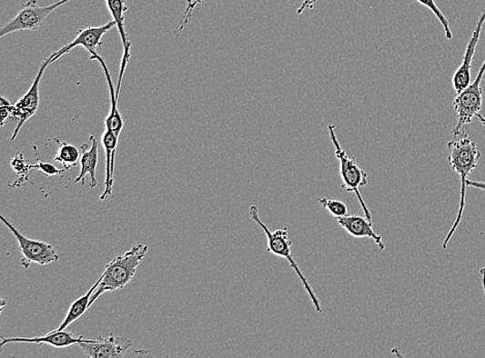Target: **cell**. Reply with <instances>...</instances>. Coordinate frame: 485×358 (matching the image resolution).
<instances>
[{
  "label": "cell",
  "mask_w": 485,
  "mask_h": 358,
  "mask_svg": "<svg viewBox=\"0 0 485 358\" xmlns=\"http://www.w3.org/2000/svg\"><path fill=\"white\" fill-rule=\"evenodd\" d=\"M447 146H449L450 151L449 164L451 170L456 172L460 178V202L456 221H454L450 231L447 234L443 242V249H446L447 246H449L454 233L457 232L458 227L460 224L466 208L467 181L470 174H471L477 169V166H479L481 158V152L479 146H477V144L465 133L462 134L460 140L450 141Z\"/></svg>",
  "instance_id": "1"
},
{
  "label": "cell",
  "mask_w": 485,
  "mask_h": 358,
  "mask_svg": "<svg viewBox=\"0 0 485 358\" xmlns=\"http://www.w3.org/2000/svg\"><path fill=\"white\" fill-rule=\"evenodd\" d=\"M148 253V246L137 244L124 255L116 256L106 265L101 283L90 300V304L106 293L121 291L134 279L138 266Z\"/></svg>",
  "instance_id": "2"
},
{
  "label": "cell",
  "mask_w": 485,
  "mask_h": 358,
  "mask_svg": "<svg viewBox=\"0 0 485 358\" xmlns=\"http://www.w3.org/2000/svg\"><path fill=\"white\" fill-rule=\"evenodd\" d=\"M249 215H251V219L255 221L257 224L261 226L265 234H267L268 240V253L276 256L285 258L286 261L289 263L291 268L295 271V273H298V278L301 280L303 287L306 288V291L310 300H312L316 311L318 313H322L321 304L314 293V289L309 285L306 276L303 275V273L300 270L298 263L295 262L292 254L293 243L289 239L288 227L279 228V230H277L274 233L270 232L269 228L262 223V220L260 219L259 209H258L257 205L255 204L251 205V208H249Z\"/></svg>",
  "instance_id": "3"
},
{
  "label": "cell",
  "mask_w": 485,
  "mask_h": 358,
  "mask_svg": "<svg viewBox=\"0 0 485 358\" xmlns=\"http://www.w3.org/2000/svg\"><path fill=\"white\" fill-rule=\"evenodd\" d=\"M328 129L331 142L336 148V156L339 163V176L343 182L342 188L346 193H353L358 196L365 216L370 224H373V216H371V213L360 194V188L368 185L369 174L365 170L361 169L356 159L348 156L346 151L340 146L336 134V126L329 125Z\"/></svg>",
  "instance_id": "4"
},
{
  "label": "cell",
  "mask_w": 485,
  "mask_h": 358,
  "mask_svg": "<svg viewBox=\"0 0 485 358\" xmlns=\"http://www.w3.org/2000/svg\"><path fill=\"white\" fill-rule=\"evenodd\" d=\"M485 74V59L475 80L461 91L453 102L454 111L458 115L456 127L452 129L454 138L464 134L462 129L473 121L477 114H480L483 103V89L481 81Z\"/></svg>",
  "instance_id": "5"
},
{
  "label": "cell",
  "mask_w": 485,
  "mask_h": 358,
  "mask_svg": "<svg viewBox=\"0 0 485 358\" xmlns=\"http://www.w3.org/2000/svg\"><path fill=\"white\" fill-rule=\"evenodd\" d=\"M70 2L72 0H60V2L47 6H40L36 5V0H29L17 16L0 30V37L17 32L39 29L53 12Z\"/></svg>",
  "instance_id": "6"
},
{
  "label": "cell",
  "mask_w": 485,
  "mask_h": 358,
  "mask_svg": "<svg viewBox=\"0 0 485 358\" xmlns=\"http://www.w3.org/2000/svg\"><path fill=\"white\" fill-rule=\"evenodd\" d=\"M0 219H2L3 224L13 233L14 237L16 238L22 254L21 264L25 269H28L32 264L48 265L58 261L59 256L51 244L30 240L20 234L17 228L9 223L5 216H0Z\"/></svg>",
  "instance_id": "7"
},
{
  "label": "cell",
  "mask_w": 485,
  "mask_h": 358,
  "mask_svg": "<svg viewBox=\"0 0 485 358\" xmlns=\"http://www.w3.org/2000/svg\"><path fill=\"white\" fill-rule=\"evenodd\" d=\"M50 57L44 61L39 73H37L36 77L33 83L32 87L27 91V94L21 97L20 100L14 104L12 117L18 119V125L12 136V141L16 139L20 129L25 122L32 118L39 109L40 105V83L42 81L45 71L47 70V67L51 65Z\"/></svg>",
  "instance_id": "8"
},
{
  "label": "cell",
  "mask_w": 485,
  "mask_h": 358,
  "mask_svg": "<svg viewBox=\"0 0 485 358\" xmlns=\"http://www.w3.org/2000/svg\"><path fill=\"white\" fill-rule=\"evenodd\" d=\"M88 357L92 358H117L123 357L127 350L133 347L132 340L116 337L111 333L109 337L98 340L85 339L78 344Z\"/></svg>",
  "instance_id": "9"
},
{
  "label": "cell",
  "mask_w": 485,
  "mask_h": 358,
  "mask_svg": "<svg viewBox=\"0 0 485 358\" xmlns=\"http://www.w3.org/2000/svg\"><path fill=\"white\" fill-rule=\"evenodd\" d=\"M116 26V21H111L103 26L87 27L80 30L75 40L65 45L62 49L58 50L50 56L51 63H56L59 58L70 53L76 47H83L87 50L90 55V59L97 55L96 49L98 45H101L103 36L110 32L111 29Z\"/></svg>",
  "instance_id": "10"
},
{
  "label": "cell",
  "mask_w": 485,
  "mask_h": 358,
  "mask_svg": "<svg viewBox=\"0 0 485 358\" xmlns=\"http://www.w3.org/2000/svg\"><path fill=\"white\" fill-rule=\"evenodd\" d=\"M485 22V9L480 15L479 22L474 29V32L470 37L467 45L464 57H462L461 65L457 72L453 75L452 84L457 94H460L462 90L466 89L471 84V70L472 61L475 55L477 45L480 40L481 30Z\"/></svg>",
  "instance_id": "11"
},
{
  "label": "cell",
  "mask_w": 485,
  "mask_h": 358,
  "mask_svg": "<svg viewBox=\"0 0 485 358\" xmlns=\"http://www.w3.org/2000/svg\"><path fill=\"white\" fill-rule=\"evenodd\" d=\"M106 3H107L108 9L113 17V21H116V27L120 35V39L121 42H123L124 45L123 58H121L119 78L116 87L117 97H119L120 89L121 86H123V81L126 66L128 61H130L131 58L132 43L130 39H128V35L126 32L125 27L126 12L127 11V7L126 5L125 0H106Z\"/></svg>",
  "instance_id": "12"
},
{
  "label": "cell",
  "mask_w": 485,
  "mask_h": 358,
  "mask_svg": "<svg viewBox=\"0 0 485 358\" xmlns=\"http://www.w3.org/2000/svg\"><path fill=\"white\" fill-rule=\"evenodd\" d=\"M86 339V337H75L71 332L65 331H52L43 337L35 338H5L2 336V343L0 347H4L10 343H34V344H47L56 348H66L73 345H78L79 343Z\"/></svg>",
  "instance_id": "13"
},
{
  "label": "cell",
  "mask_w": 485,
  "mask_h": 358,
  "mask_svg": "<svg viewBox=\"0 0 485 358\" xmlns=\"http://www.w3.org/2000/svg\"><path fill=\"white\" fill-rule=\"evenodd\" d=\"M338 224L344 228V230L353 238L363 239L368 238L374 240L380 250H385L382 235L378 234L373 228V224H370L369 219L365 216L359 215H347L337 218Z\"/></svg>",
  "instance_id": "14"
},
{
  "label": "cell",
  "mask_w": 485,
  "mask_h": 358,
  "mask_svg": "<svg viewBox=\"0 0 485 358\" xmlns=\"http://www.w3.org/2000/svg\"><path fill=\"white\" fill-rule=\"evenodd\" d=\"M102 144L106 156V180L105 190L100 196V200L105 202L112 194L113 185H115V165L118 138L110 129L106 128L102 136Z\"/></svg>",
  "instance_id": "15"
},
{
  "label": "cell",
  "mask_w": 485,
  "mask_h": 358,
  "mask_svg": "<svg viewBox=\"0 0 485 358\" xmlns=\"http://www.w3.org/2000/svg\"><path fill=\"white\" fill-rule=\"evenodd\" d=\"M90 60L98 61V63H100L103 67L106 79H107L108 87L110 91L111 108L109 115L105 119V125L106 128L110 129V131L115 133L117 138H119L120 133L121 131H123L124 128V119L123 116L120 115L118 110V97L116 94V89L115 87V84H113L108 66L107 65H106L104 58L98 55Z\"/></svg>",
  "instance_id": "16"
},
{
  "label": "cell",
  "mask_w": 485,
  "mask_h": 358,
  "mask_svg": "<svg viewBox=\"0 0 485 358\" xmlns=\"http://www.w3.org/2000/svg\"><path fill=\"white\" fill-rule=\"evenodd\" d=\"M89 140L92 144L88 150L86 149L87 144L82 146L85 152L80 157L81 170L78 177L75 179V183H81L82 185H85L86 174H89L90 186L95 188L97 185L96 172L98 164V142L95 135H90Z\"/></svg>",
  "instance_id": "17"
},
{
  "label": "cell",
  "mask_w": 485,
  "mask_h": 358,
  "mask_svg": "<svg viewBox=\"0 0 485 358\" xmlns=\"http://www.w3.org/2000/svg\"><path fill=\"white\" fill-rule=\"evenodd\" d=\"M101 283V278L96 281V283L89 289V291L82 295L81 298L76 300L67 311V313L64 319L62 324L57 327V331H65L67 329V326L71 325L73 323L77 322V320L86 314V312L92 307L90 304V300L94 293L96 291L98 285Z\"/></svg>",
  "instance_id": "18"
},
{
  "label": "cell",
  "mask_w": 485,
  "mask_h": 358,
  "mask_svg": "<svg viewBox=\"0 0 485 358\" xmlns=\"http://www.w3.org/2000/svg\"><path fill=\"white\" fill-rule=\"evenodd\" d=\"M80 151L77 147L69 143L62 142L59 144V149L55 156L56 162L63 165L64 170H71L73 166L78 164Z\"/></svg>",
  "instance_id": "19"
},
{
  "label": "cell",
  "mask_w": 485,
  "mask_h": 358,
  "mask_svg": "<svg viewBox=\"0 0 485 358\" xmlns=\"http://www.w3.org/2000/svg\"><path fill=\"white\" fill-rule=\"evenodd\" d=\"M417 2H419L423 6L428 7V9L434 13L435 16L438 18L440 23H441L444 28V33L447 39L452 40L453 35L452 30L450 28V21L449 19H447L444 13L440 10V7L437 5L435 0H417Z\"/></svg>",
  "instance_id": "20"
},
{
  "label": "cell",
  "mask_w": 485,
  "mask_h": 358,
  "mask_svg": "<svg viewBox=\"0 0 485 358\" xmlns=\"http://www.w3.org/2000/svg\"><path fill=\"white\" fill-rule=\"evenodd\" d=\"M319 203L323 209L328 210L333 217L340 218L348 215V207L343 202L321 197Z\"/></svg>",
  "instance_id": "21"
},
{
  "label": "cell",
  "mask_w": 485,
  "mask_h": 358,
  "mask_svg": "<svg viewBox=\"0 0 485 358\" xmlns=\"http://www.w3.org/2000/svg\"><path fill=\"white\" fill-rule=\"evenodd\" d=\"M33 167L34 170L41 171L49 177L56 176V174L62 173V171L58 170L56 166L51 164L39 163Z\"/></svg>",
  "instance_id": "22"
},
{
  "label": "cell",
  "mask_w": 485,
  "mask_h": 358,
  "mask_svg": "<svg viewBox=\"0 0 485 358\" xmlns=\"http://www.w3.org/2000/svg\"><path fill=\"white\" fill-rule=\"evenodd\" d=\"M14 109V104H12L10 102H7L5 97H2V120H3V125L5 124V121L12 117Z\"/></svg>",
  "instance_id": "23"
},
{
  "label": "cell",
  "mask_w": 485,
  "mask_h": 358,
  "mask_svg": "<svg viewBox=\"0 0 485 358\" xmlns=\"http://www.w3.org/2000/svg\"><path fill=\"white\" fill-rule=\"evenodd\" d=\"M318 2V0H303V3L301 4L299 9L298 10V14L301 15L303 11L308 9V7H310L312 9L313 5Z\"/></svg>",
  "instance_id": "24"
},
{
  "label": "cell",
  "mask_w": 485,
  "mask_h": 358,
  "mask_svg": "<svg viewBox=\"0 0 485 358\" xmlns=\"http://www.w3.org/2000/svg\"><path fill=\"white\" fill-rule=\"evenodd\" d=\"M467 185L468 187H474L476 189L483 190V192H485V182L468 179Z\"/></svg>",
  "instance_id": "25"
},
{
  "label": "cell",
  "mask_w": 485,
  "mask_h": 358,
  "mask_svg": "<svg viewBox=\"0 0 485 358\" xmlns=\"http://www.w3.org/2000/svg\"><path fill=\"white\" fill-rule=\"evenodd\" d=\"M480 276H481V285H482L483 293L485 295V266H483V268H481L480 270Z\"/></svg>",
  "instance_id": "26"
},
{
  "label": "cell",
  "mask_w": 485,
  "mask_h": 358,
  "mask_svg": "<svg viewBox=\"0 0 485 358\" xmlns=\"http://www.w3.org/2000/svg\"><path fill=\"white\" fill-rule=\"evenodd\" d=\"M477 118L480 119V121L481 122V124L485 126V117L481 115V114H477Z\"/></svg>",
  "instance_id": "27"
}]
</instances>
